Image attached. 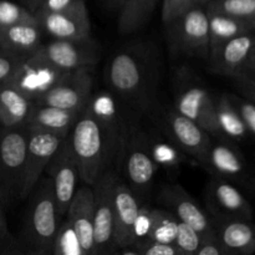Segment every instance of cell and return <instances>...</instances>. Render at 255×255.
I'll return each mask as SVG.
<instances>
[{"label":"cell","mask_w":255,"mask_h":255,"mask_svg":"<svg viewBox=\"0 0 255 255\" xmlns=\"http://www.w3.org/2000/svg\"><path fill=\"white\" fill-rule=\"evenodd\" d=\"M161 64L156 50L134 44L117 50L107 64L105 77L109 90L139 116L156 107Z\"/></svg>","instance_id":"6da1fadb"},{"label":"cell","mask_w":255,"mask_h":255,"mask_svg":"<svg viewBox=\"0 0 255 255\" xmlns=\"http://www.w3.org/2000/svg\"><path fill=\"white\" fill-rule=\"evenodd\" d=\"M82 183L94 186L106 172L116 171L124 142L100 124L86 106L69 132Z\"/></svg>","instance_id":"7a4b0ae2"},{"label":"cell","mask_w":255,"mask_h":255,"mask_svg":"<svg viewBox=\"0 0 255 255\" xmlns=\"http://www.w3.org/2000/svg\"><path fill=\"white\" fill-rule=\"evenodd\" d=\"M27 198H30V202L21 238L25 253L51 254L52 243L62 217L57 211L54 189L49 177H41Z\"/></svg>","instance_id":"3957f363"},{"label":"cell","mask_w":255,"mask_h":255,"mask_svg":"<svg viewBox=\"0 0 255 255\" xmlns=\"http://www.w3.org/2000/svg\"><path fill=\"white\" fill-rule=\"evenodd\" d=\"M158 169L144 143L143 128L141 127L125 141L117 173L144 203L153 188Z\"/></svg>","instance_id":"277c9868"},{"label":"cell","mask_w":255,"mask_h":255,"mask_svg":"<svg viewBox=\"0 0 255 255\" xmlns=\"http://www.w3.org/2000/svg\"><path fill=\"white\" fill-rule=\"evenodd\" d=\"M27 139L26 126L0 127V196L4 203L19 198Z\"/></svg>","instance_id":"5b68a950"},{"label":"cell","mask_w":255,"mask_h":255,"mask_svg":"<svg viewBox=\"0 0 255 255\" xmlns=\"http://www.w3.org/2000/svg\"><path fill=\"white\" fill-rule=\"evenodd\" d=\"M164 26L173 54L188 57H208L209 21L207 10L202 5L189 7Z\"/></svg>","instance_id":"8992f818"},{"label":"cell","mask_w":255,"mask_h":255,"mask_svg":"<svg viewBox=\"0 0 255 255\" xmlns=\"http://www.w3.org/2000/svg\"><path fill=\"white\" fill-rule=\"evenodd\" d=\"M45 172L52 183L57 211L60 216L64 218L69 209L70 202L81 181L79 164H77L74 149L71 147L69 133L59 144L56 152L46 166Z\"/></svg>","instance_id":"52a82bcc"},{"label":"cell","mask_w":255,"mask_h":255,"mask_svg":"<svg viewBox=\"0 0 255 255\" xmlns=\"http://www.w3.org/2000/svg\"><path fill=\"white\" fill-rule=\"evenodd\" d=\"M117 172L109 171L92 186L94 188V255L115 254L114 186Z\"/></svg>","instance_id":"ba28073f"},{"label":"cell","mask_w":255,"mask_h":255,"mask_svg":"<svg viewBox=\"0 0 255 255\" xmlns=\"http://www.w3.org/2000/svg\"><path fill=\"white\" fill-rule=\"evenodd\" d=\"M86 107L95 119L114 132L125 143L133 132L141 128L139 116L110 90H101L90 96Z\"/></svg>","instance_id":"9c48e42d"},{"label":"cell","mask_w":255,"mask_h":255,"mask_svg":"<svg viewBox=\"0 0 255 255\" xmlns=\"http://www.w3.org/2000/svg\"><path fill=\"white\" fill-rule=\"evenodd\" d=\"M159 128L162 133L173 142L187 156L201 162L206 156L213 137L199 125L179 114L176 109L162 114Z\"/></svg>","instance_id":"30bf717a"},{"label":"cell","mask_w":255,"mask_h":255,"mask_svg":"<svg viewBox=\"0 0 255 255\" xmlns=\"http://www.w3.org/2000/svg\"><path fill=\"white\" fill-rule=\"evenodd\" d=\"M65 72L81 67L95 66L99 61L100 49L92 37L76 40H56L42 44L35 52Z\"/></svg>","instance_id":"8fae6325"},{"label":"cell","mask_w":255,"mask_h":255,"mask_svg":"<svg viewBox=\"0 0 255 255\" xmlns=\"http://www.w3.org/2000/svg\"><path fill=\"white\" fill-rule=\"evenodd\" d=\"M92 67H81L66 72L44 96L35 102L80 112L92 95Z\"/></svg>","instance_id":"7c38bea8"},{"label":"cell","mask_w":255,"mask_h":255,"mask_svg":"<svg viewBox=\"0 0 255 255\" xmlns=\"http://www.w3.org/2000/svg\"><path fill=\"white\" fill-rule=\"evenodd\" d=\"M65 74L66 72L57 69L49 61L32 54L21 60L7 84L35 102L44 96Z\"/></svg>","instance_id":"4fadbf2b"},{"label":"cell","mask_w":255,"mask_h":255,"mask_svg":"<svg viewBox=\"0 0 255 255\" xmlns=\"http://www.w3.org/2000/svg\"><path fill=\"white\" fill-rule=\"evenodd\" d=\"M174 109L199 125L212 137L226 139L217 124L214 96L203 85L187 82L179 86L174 99Z\"/></svg>","instance_id":"5bb4252c"},{"label":"cell","mask_w":255,"mask_h":255,"mask_svg":"<svg viewBox=\"0 0 255 255\" xmlns=\"http://www.w3.org/2000/svg\"><path fill=\"white\" fill-rule=\"evenodd\" d=\"M65 136L66 134L55 132L29 129L26 159L19 198L26 199L29 197Z\"/></svg>","instance_id":"9a60e30c"},{"label":"cell","mask_w":255,"mask_h":255,"mask_svg":"<svg viewBox=\"0 0 255 255\" xmlns=\"http://www.w3.org/2000/svg\"><path fill=\"white\" fill-rule=\"evenodd\" d=\"M161 206L168 209L177 219L196 229L201 239L216 238L209 214L198 206L193 197L179 184H164L157 196Z\"/></svg>","instance_id":"2e32d148"},{"label":"cell","mask_w":255,"mask_h":255,"mask_svg":"<svg viewBox=\"0 0 255 255\" xmlns=\"http://www.w3.org/2000/svg\"><path fill=\"white\" fill-rule=\"evenodd\" d=\"M42 31L56 40L91 37V21L86 2L56 12H35Z\"/></svg>","instance_id":"e0dca14e"},{"label":"cell","mask_w":255,"mask_h":255,"mask_svg":"<svg viewBox=\"0 0 255 255\" xmlns=\"http://www.w3.org/2000/svg\"><path fill=\"white\" fill-rule=\"evenodd\" d=\"M142 202L117 173L114 186L115 246L119 249L133 243L134 227L141 211ZM115 252V254H116Z\"/></svg>","instance_id":"ac0fdd59"},{"label":"cell","mask_w":255,"mask_h":255,"mask_svg":"<svg viewBox=\"0 0 255 255\" xmlns=\"http://www.w3.org/2000/svg\"><path fill=\"white\" fill-rule=\"evenodd\" d=\"M214 236L227 255L255 253V226L248 219L209 214Z\"/></svg>","instance_id":"d6986e66"},{"label":"cell","mask_w":255,"mask_h":255,"mask_svg":"<svg viewBox=\"0 0 255 255\" xmlns=\"http://www.w3.org/2000/svg\"><path fill=\"white\" fill-rule=\"evenodd\" d=\"M255 47V30L227 40L209 54V66L214 74L234 77L251 59Z\"/></svg>","instance_id":"ffe728a7"},{"label":"cell","mask_w":255,"mask_h":255,"mask_svg":"<svg viewBox=\"0 0 255 255\" xmlns=\"http://www.w3.org/2000/svg\"><path fill=\"white\" fill-rule=\"evenodd\" d=\"M206 199L209 214L236 217V218L252 221L253 209L244 194L228 179L214 177L206 188Z\"/></svg>","instance_id":"44dd1931"},{"label":"cell","mask_w":255,"mask_h":255,"mask_svg":"<svg viewBox=\"0 0 255 255\" xmlns=\"http://www.w3.org/2000/svg\"><path fill=\"white\" fill-rule=\"evenodd\" d=\"M74 227L84 255H94V188L86 183L77 187L65 214Z\"/></svg>","instance_id":"7402d4cb"},{"label":"cell","mask_w":255,"mask_h":255,"mask_svg":"<svg viewBox=\"0 0 255 255\" xmlns=\"http://www.w3.org/2000/svg\"><path fill=\"white\" fill-rule=\"evenodd\" d=\"M199 163L214 177L224 179H242L246 176V162L236 147L228 139L212 141L206 156Z\"/></svg>","instance_id":"603a6c76"},{"label":"cell","mask_w":255,"mask_h":255,"mask_svg":"<svg viewBox=\"0 0 255 255\" xmlns=\"http://www.w3.org/2000/svg\"><path fill=\"white\" fill-rule=\"evenodd\" d=\"M79 114L80 112L71 110L34 102L25 126L27 129L67 134L74 126Z\"/></svg>","instance_id":"cb8c5ba5"},{"label":"cell","mask_w":255,"mask_h":255,"mask_svg":"<svg viewBox=\"0 0 255 255\" xmlns=\"http://www.w3.org/2000/svg\"><path fill=\"white\" fill-rule=\"evenodd\" d=\"M42 35L44 31L39 21L21 22L0 30L4 49L21 56H29L37 51V49L42 45Z\"/></svg>","instance_id":"d4e9b609"},{"label":"cell","mask_w":255,"mask_h":255,"mask_svg":"<svg viewBox=\"0 0 255 255\" xmlns=\"http://www.w3.org/2000/svg\"><path fill=\"white\" fill-rule=\"evenodd\" d=\"M34 101L10 84L0 85V127L25 126Z\"/></svg>","instance_id":"484cf974"},{"label":"cell","mask_w":255,"mask_h":255,"mask_svg":"<svg viewBox=\"0 0 255 255\" xmlns=\"http://www.w3.org/2000/svg\"><path fill=\"white\" fill-rule=\"evenodd\" d=\"M206 10L209 21V54L227 40L243 32L255 30L254 25L246 20L237 19V17L229 16L216 10Z\"/></svg>","instance_id":"4316f807"},{"label":"cell","mask_w":255,"mask_h":255,"mask_svg":"<svg viewBox=\"0 0 255 255\" xmlns=\"http://www.w3.org/2000/svg\"><path fill=\"white\" fill-rule=\"evenodd\" d=\"M143 139L149 154L156 162L158 168L178 169L186 161V156L172 141L164 134H152L143 129Z\"/></svg>","instance_id":"83f0119b"},{"label":"cell","mask_w":255,"mask_h":255,"mask_svg":"<svg viewBox=\"0 0 255 255\" xmlns=\"http://www.w3.org/2000/svg\"><path fill=\"white\" fill-rule=\"evenodd\" d=\"M158 0H124L120 6L119 31L129 35L141 30L151 17Z\"/></svg>","instance_id":"f1b7e54d"},{"label":"cell","mask_w":255,"mask_h":255,"mask_svg":"<svg viewBox=\"0 0 255 255\" xmlns=\"http://www.w3.org/2000/svg\"><path fill=\"white\" fill-rule=\"evenodd\" d=\"M217 124L222 136L231 141H242L249 134L243 120L234 109L228 95L214 97Z\"/></svg>","instance_id":"f546056e"},{"label":"cell","mask_w":255,"mask_h":255,"mask_svg":"<svg viewBox=\"0 0 255 255\" xmlns=\"http://www.w3.org/2000/svg\"><path fill=\"white\" fill-rule=\"evenodd\" d=\"M178 219L166 208H151V224L144 239L174 244Z\"/></svg>","instance_id":"4dcf8cb0"},{"label":"cell","mask_w":255,"mask_h":255,"mask_svg":"<svg viewBox=\"0 0 255 255\" xmlns=\"http://www.w3.org/2000/svg\"><path fill=\"white\" fill-rule=\"evenodd\" d=\"M51 254L54 255H84L79 237L70 221L65 218L60 222L56 236L52 243Z\"/></svg>","instance_id":"1f68e13d"},{"label":"cell","mask_w":255,"mask_h":255,"mask_svg":"<svg viewBox=\"0 0 255 255\" xmlns=\"http://www.w3.org/2000/svg\"><path fill=\"white\" fill-rule=\"evenodd\" d=\"M207 9L252 22L255 27V0H212Z\"/></svg>","instance_id":"d6a6232c"},{"label":"cell","mask_w":255,"mask_h":255,"mask_svg":"<svg viewBox=\"0 0 255 255\" xmlns=\"http://www.w3.org/2000/svg\"><path fill=\"white\" fill-rule=\"evenodd\" d=\"M37 17L26 6L10 0H0V30L21 22H36Z\"/></svg>","instance_id":"836d02e7"},{"label":"cell","mask_w":255,"mask_h":255,"mask_svg":"<svg viewBox=\"0 0 255 255\" xmlns=\"http://www.w3.org/2000/svg\"><path fill=\"white\" fill-rule=\"evenodd\" d=\"M199 243H201V236L197 233L196 229L178 221L174 246L177 247L181 255H196Z\"/></svg>","instance_id":"e575fe53"},{"label":"cell","mask_w":255,"mask_h":255,"mask_svg":"<svg viewBox=\"0 0 255 255\" xmlns=\"http://www.w3.org/2000/svg\"><path fill=\"white\" fill-rule=\"evenodd\" d=\"M132 246L138 255H181L174 244L161 243L152 239H142Z\"/></svg>","instance_id":"d590c367"},{"label":"cell","mask_w":255,"mask_h":255,"mask_svg":"<svg viewBox=\"0 0 255 255\" xmlns=\"http://www.w3.org/2000/svg\"><path fill=\"white\" fill-rule=\"evenodd\" d=\"M231 99L232 104H233L234 109L239 114L241 119L243 120L244 125H246L247 129L249 133L255 136V104L251 100L246 99V97L233 96V95H228Z\"/></svg>","instance_id":"8d00e7d4"},{"label":"cell","mask_w":255,"mask_h":255,"mask_svg":"<svg viewBox=\"0 0 255 255\" xmlns=\"http://www.w3.org/2000/svg\"><path fill=\"white\" fill-rule=\"evenodd\" d=\"M24 57L26 56H21L5 49L0 50V85L9 81Z\"/></svg>","instance_id":"74e56055"},{"label":"cell","mask_w":255,"mask_h":255,"mask_svg":"<svg viewBox=\"0 0 255 255\" xmlns=\"http://www.w3.org/2000/svg\"><path fill=\"white\" fill-rule=\"evenodd\" d=\"M194 5H196V0H163L162 22L163 25H167Z\"/></svg>","instance_id":"f35d334b"},{"label":"cell","mask_w":255,"mask_h":255,"mask_svg":"<svg viewBox=\"0 0 255 255\" xmlns=\"http://www.w3.org/2000/svg\"><path fill=\"white\" fill-rule=\"evenodd\" d=\"M82 1H85V0H42L41 5H40V7L37 9V11H62V10L70 9V7L75 6V5L80 4V2Z\"/></svg>","instance_id":"ab89813d"},{"label":"cell","mask_w":255,"mask_h":255,"mask_svg":"<svg viewBox=\"0 0 255 255\" xmlns=\"http://www.w3.org/2000/svg\"><path fill=\"white\" fill-rule=\"evenodd\" d=\"M196 255H227L217 238L201 239Z\"/></svg>","instance_id":"60d3db41"},{"label":"cell","mask_w":255,"mask_h":255,"mask_svg":"<svg viewBox=\"0 0 255 255\" xmlns=\"http://www.w3.org/2000/svg\"><path fill=\"white\" fill-rule=\"evenodd\" d=\"M238 85H251L255 86V62H248L243 69L234 76Z\"/></svg>","instance_id":"b9f144b4"},{"label":"cell","mask_w":255,"mask_h":255,"mask_svg":"<svg viewBox=\"0 0 255 255\" xmlns=\"http://www.w3.org/2000/svg\"><path fill=\"white\" fill-rule=\"evenodd\" d=\"M4 201L0 198V248L5 244L6 239L9 238V233H7V226H6V218H5L4 212Z\"/></svg>","instance_id":"7bdbcfd3"},{"label":"cell","mask_w":255,"mask_h":255,"mask_svg":"<svg viewBox=\"0 0 255 255\" xmlns=\"http://www.w3.org/2000/svg\"><path fill=\"white\" fill-rule=\"evenodd\" d=\"M241 87L242 94L244 95V97L251 101H253L255 104V86H251V85H239Z\"/></svg>","instance_id":"ee69618b"},{"label":"cell","mask_w":255,"mask_h":255,"mask_svg":"<svg viewBox=\"0 0 255 255\" xmlns=\"http://www.w3.org/2000/svg\"><path fill=\"white\" fill-rule=\"evenodd\" d=\"M41 2H42V0H24L25 6H26L30 11L34 12V14L37 11V9L40 7Z\"/></svg>","instance_id":"f6af8a7d"},{"label":"cell","mask_w":255,"mask_h":255,"mask_svg":"<svg viewBox=\"0 0 255 255\" xmlns=\"http://www.w3.org/2000/svg\"><path fill=\"white\" fill-rule=\"evenodd\" d=\"M109 1L111 2V4L117 5V6H121L122 2H124V0H109Z\"/></svg>","instance_id":"bcb514c9"},{"label":"cell","mask_w":255,"mask_h":255,"mask_svg":"<svg viewBox=\"0 0 255 255\" xmlns=\"http://www.w3.org/2000/svg\"><path fill=\"white\" fill-rule=\"evenodd\" d=\"M209 1H212V0H196V5H204V4H208Z\"/></svg>","instance_id":"7dc6e473"},{"label":"cell","mask_w":255,"mask_h":255,"mask_svg":"<svg viewBox=\"0 0 255 255\" xmlns=\"http://www.w3.org/2000/svg\"><path fill=\"white\" fill-rule=\"evenodd\" d=\"M248 62H255V47H254L253 52H252V55H251V59L248 60ZM248 62H247V64H248Z\"/></svg>","instance_id":"c3c4849f"},{"label":"cell","mask_w":255,"mask_h":255,"mask_svg":"<svg viewBox=\"0 0 255 255\" xmlns=\"http://www.w3.org/2000/svg\"><path fill=\"white\" fill-rule=\"evenodd\" d=\"M4 49V46H2V41H1V36H0V50Z\"/></svg>","instance_id":"681fc988"}]
</instances>
